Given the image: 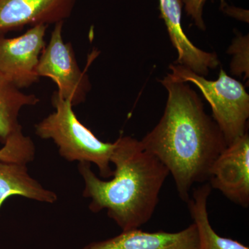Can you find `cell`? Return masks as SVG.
<instances>
[{"mask_svg":"<svg viewBox=\"0 0 249 249\" xmlns=\"http://www.w3.org/2000/svg\"><path fill=\"white\" fill-rule=\"evenodd\" d=\"M168 91L160 122L140 141L173 176L178 196L188 201L196 183L209 181L216 160L227 147L222 131L206 114L200 97L187 83L168 74Z\"/></svg>","mask_w":249,"mask_h":249,"instance_id":"cell-1","label":"cell"},{"mask_svg":"<svg viewBox=\"0 0 249 249\" xmlns=\"http://www.w3.org/2000/svg\"><path fill=\"white\" fill-rule=\"evenodd\" d=\"M114 144L110 162L115 170L111 179L98 178L88 162H80L78 171L84 180L83 196L91 199L90 211L97 213L106 210L108 217L127 231L151 219L170 173L140 141L120 137Z\"/></svg>","mask_w":249,"mask_h":249,"instance_id":"cell-2","label":"cell"},{"mask_svg":"<svg viewBox=\"0 0 249 249\" xmlns=\"http://www.w3.org/2000/svg\"><path fill=\"white\" fill-rule=\"evenodd\" d=\"M52 103L55 111L36 124V135L53 141L60 155L67 161L93 163L101 178H111L110 157L114 142L98 139L78 120L71 101L60 97L56 91L52 95Z\"/></svg>","mask_w":249,"mask_h":249,"instance_id":"cell-3","label":"cell"},{"mask_svg":"<svg viewBox=\"0 0 249 249\" xmlns=\"http://www.w3.org/2000/svg\"><path fill=\"white\" fill-rule=\"evenodd\" d=\"M174 79L196 85L209 103L213 119L222 131L227 146L248 132L249 95L245 87L221 69L215 80L206 79L182 65H170Z\"/></svg>","mask_w":249,"mask_h":249,"instance_id":"cell-4","label":"cell"},{"mask_svg":"<svg viewBox=\"0 0 249 249\" xmlns=\"http://www.w3.org/2000/svg\"><path fill=\"white\" fill-rule=\"evenodd\" d=\"M64 22L56 23L48 43L41 53L37 76L50 78L56 85L60 97L71 101L73 107L84 103L91 89L86 71L80 70L71 42L62 36Z\"/></svg>","mask_w":249,"mask_h":249,"instance_id":"cell-5","label":"cell"},{"mask_svg":"<svg viewBox=\"0 0 249 249\" xmlns=\"http://www.w3.org/2000/svg\"><path fill=\"white\" fill-rule=\"evenodd\" d=\"M48 25L31 27L16 37L0 35V71L18 89L28 88L40 80L37 70L46 45Z\"/></svg>","mask_w":249,"mask_h":249,"instance_id":"cell-6","label":"cell"},{"mask_svg":"<svg viewBox=\"0 0 249 249\" xmlns=\"http://www.w3.org/2000/svg\"><path fill=\"white\" fill-rule=\"evenodd\" d=\"M209 181L229 200L242 207L249 205V135L227 146L216 160Z\"/></svg>","mask_w":249,"mask_h":249,"instance_id":"cell-7","label":"cell"},{"mask_svg":"<svg viewBox=\"0 0 249 249\" xmlns=\"http://www.w3.org/2000/svg\"><path fill=\"white\" fill-rule=\"evenodd\" d=\"M76 0H0V35L70 18Z\"/></svg>","mask_w":249,"mask_h":249,"instance_id":"cell-8","label":"cell"},{"mask_svg":"<svg viewBox=\"0 0 249 249\" xmlns=\"http://www.w3.org/2000/svg\"><path fill=\"white\" fill-rule=\"evenodd\" d=\"M82 249H201V244L197 228L193 223L175 232L132 229L107 240L92 242Z\"/></svg>","mask_w":249,"mask_h":249,"instance_id":"cell-9","label":"cell"},{"mask_svg":"<svg viewBox=\"0 0 249 249\" xmlns=\"http://www.w3.org/2000/svg\"><path fill=\"white\" fill-rule=\"evenodd\" d=\"M182 0H159L160 16L164 21L170 40L178 51L177 63L205 76L209 70L219 66V60L214 53L198 49L187 37L181 26Z\"/></svg>","mask_w":249,"mask_h":249,"instance_id":"cell-10","label":"cell"},{"mask_svg":"<svg viewBox=\"0 0 249 249\" xmlns=\"http://www.w3.org/2000/svg\"><path fill=\"white\" fill-rule=\"evenodd\" d=\"M14 196L49 204L58 200L56 193L44 188L29 175L27 165L0 162V209Z\"/></svg>","mask_w":249,"mask_h":249,"instance_id":"cell-11","label":"cell"},{"mask_svg":"<svg viewBox=\"0 0 249 249\" xmlns=\"http://www.w3.org/2000/svg\"><path fill=\"white\" fill-rule=\"evenodd\" d=\"M209 183L194 188L188 203L193 223L199 232L201 249H249L237 241L222 237L214 231L210 222L208 200L211 193Z\"/></svg>","mask_w":249,"mask_h":249,"instance_id":"cell-12","label":"cell"},{"mask_svg":"<svg viewBox=\"0 0 249 249\" xmlns=\"http://www.w3.org/2000/svg\"><path fill=\"white\" fill-rule=\"evenodd\" d=\"M40 98L34 93L23 92L0 71V142H5L13 134L22 130L19 122L23 107L35 106Z\"/></svg>","mask_w":249,"mask_h":249,"instance_id":"cell-13","label":"cell"},{"mask_svg":"<svg viewBox=\"0 0 249 249\" xmlns=\"http://www.w3.org/2000/svg\"><path fill=\"white\" fill-rule=\"evenodd\" d=\"M36 157V146L22 130L11 135L0 149V162L27 165Z\"/></svg>","mask_w":249,"mask_h":249,"instance_id":"cell-14","label":"cell"},{"mask_svg":"<svg viewBox=\"0 0 249 249\" xmlns=\"http://www.w3.org/2000/svg\"><path fill=\"white\" fill-rule=\"evenodd\" d=\"M185 4L187 14L193 18L196 27L201 30H205L206 27L203 19V9L206 0H182ZM222 6H225V0H221Z\"/></svg>","mask_w":249,"mask_h":249,"instance_id":"cell-15","label":"cell"}]
</instances>
